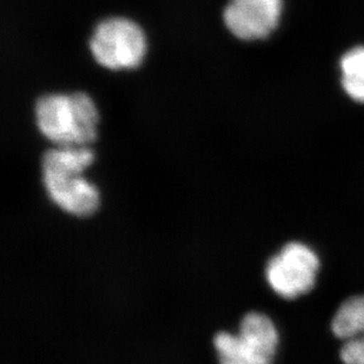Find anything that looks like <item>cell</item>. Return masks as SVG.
I'll return each mask as SVG.
<instances>
[{
  "mask_svg": "<svg viewBox=\"0 0 364 364\" xmlns=\"http://www.w3.org/2000/svg\"><path fill=\"white\" fill-rule=\"evenodd\" d=\"M213 343L218 351L220 361L225 364H244L241 346L237 336L228 333H218Z\"/></svg>",
  "mask_w": 364,
  "mask_h": 364,
  "instance_id": "obj_10",
  "label": "cell"
},
{
  "mask_svg": "<svg viewBox=\"0 0 364 364\" xmlns=\"http://www.w3.org/2000/svg\"><path fill=\"white\" fill-rule=\"evenodd\" d=\"M342 85L346 92L360 103H364V48L348 52L341 60Z\"/></svg>",
  "mask_w": 364,
  "mask_h": 364,
  "instance_id": "obj_9",
  "label": "cell"
},
{
  "mask_svg": "<svg viewBox=\"0 0 364 364\" xmlns=\"http://www.w3.org/2000/svg\"><path fill=\"white\" fill-rule=\"evenodd\" d=\"M333 333L343 341L341 358L346 363L364 364V296L342 303L333 315Z\"/></svg>",
  "mask_w": 364,
  "mask_h": 364,
  "instance_id": "obj_5",
  "label": "cell"
},
{
  "mask_svg": "<svg viewBox=\"0 0 364 364\" xmlns=\"http://www.w3.org/2000/svg\"><path fill=\"white\" fill-rule=\"evenodd\" d=\"M320 258L306 244L291 242L267 265V279L272 290L284 299H294L314 288Z\"/></svg>",
  "mask_w": 364,
  "mask_h": 364,
  "instance_id": "obj_3",
  "label": "cell"
},
{
  "mask_svg": "<svg viewBox=\"0 0 364 364\" xmlns=\"http://www.w3.org/2000/svg\"><path fill=\"white\" fill-rule=\"evenodd\" d=\"M282 10L283 0H229L222 11V21L240 41H261L279 26Z\"/></svg>",
  "mask_w": 364,
  "mask_h": 364,
  "instance_id": "obj_4",
  "label": "cell"
},
{
  "mask_svg": "<svg viewBox=\"0 0 364 364\" xmlns=\"http://www.w3.org/2000/svg\"><path fill=\"white\" fill-rule=\"evenodd\" d=\"M87 48L93 60L103 69L130 71L141 65L148 39L137 21L123 16H110L95 24Z\"/></svg>",
  "mask_w": 364,
  "mask_h": 364,
  "instance_id": "obj_2",
  "label": "cell"
},
{
  "mask_svg": "<svg viewBox=\"0 0 364 364\" xmlns=\"http://www.w3.org/2000/svg\"><path fill=\"white\" fill-rule=\"evenodd\" d=\"M93 159V152L85 146L50 149L41 156V173L48 177L80 176Z\"/></svg>",
  "mask_w": 364,
  "mask_h": 364,
  "instance_id": "obj_8",
  "label": "cell"
},
{
  "mask_svg": "<svg viewBox=\"0 0 364 364\" xmlns=\"http://www.w3.org/2000/svg\"><path fill=\"white\" fill-rule=\"evenodd\" d=\"M237 337L244 364H268L274 360L279 333L268 316L259 313L245 315Z\"/></svg>",
  "mask_w": 364,
  "mask_h": 364,
  "instance_id": "obj_6",
  "label": "cell"
},
{
  "mask_svg": "<svg viewBox=\"0 0 364 364\" xmlns=\"http://www.w3.org/2000/svg\"><path fill=\"white\" fill-rule=\"evenodd\" d=\"M33 111L41 134L60 148L85 146L96 139L100 117L87 93H44Z\"/></svg>",
  "mask_w": 364,
  "mask_h": 364,
  "instance_id": "obj_1",
  "label": "cell"
},
{
  "mask_svg": "<svg viewBox=\"0 0 364 364\" xmlns=\"http://www.w3.org/2000/svg\"><path fill=\"white\" fill-rule=\"evenodd\" d=\"M43 183L50 198L66 213L80 217L90 216L100 205V196L96 188L80 176H43Z\"/></svg>",
  "mask_w": 364,
  "mask_h": 364,
  "instance_id": "obj_7",
  "label": "cell"
}]
</instances>
